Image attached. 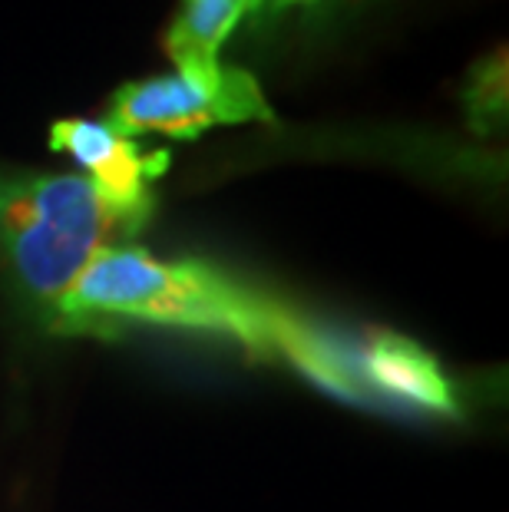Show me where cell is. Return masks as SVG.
I'll use <instances>...</instances> for the list:
<instances>
[{"label":"cell","instance_id":"277c9868","mask_svg":"<svg viewBox=\"0 0 509 512\" xmlns=\"http://www.w3.org/2000/svg\"><path fill=\"white\" fill-rule=\"evenodd\" d=\"M50 146L73 156L83 166L86 179H93L113 199L153 205V179L169 166V152H143L136 139L113 133L106 123L93 119H60L50 129Z\"/></svg>","mask_w":509,"mask_h":512},{"label":"cell","instance_id":"3957f363","mask_svg":"<svg viewBox=\"0 0 509 512\" xmlns=\"http://www.w3.org/2000/svg\"><path fill=\"white\" fill-rule=\"evenodd\" d=\"M272 123L262 86L248 70L219 67L212 73H169L119 86L110 100L106 126L113 133L136 139L162 133L169 139H196L212 126Z\"/></svg>","mask_w":509,"mask_h":512},{"label":"cell","instance_id":"ba28073f","mask_svg":"<svg viewBox=\"0 0 509 512\" xmlns=\"http://www.w3.org/2000/svg\"><path fill=\"white\" fill-rule=\"evenodd\" d=\"M321 0H242L245 14H262V10H288V7H311Z\"/></svg>","mask_w":509,"mask_h":512},{"label":"cell","instance_id":"8992f818","mask_svg":"<svg viewBox=\"0 0 509 512\" xmlns=\"http://www.w3.org/2000/svg\"><path fill=\"white\" fill-rule=\"evenodd\" d=\"M245 17L242 0H182L176 20L166 30V53L176 73L219 70V50Z\"/></svg>","mask_w":509,"mask_h":512},{"label":"cell","instance_id":"7a4b0ae2","mask_svg":"<svg viewBox=\"0 0 509 512\" xmlns=\"http://www.w3.org/2000/svg\"><path fill=\"white\" fill-rule=\"evenodd\" d=\"M149 215L153 205L113 199L86 176L0 169V265L57 331L63 298L90 261L136 238Z\"/></svg>","mask_w":509,"mask_h":512},{"label":"cell","instance_id":"6da1fadb","mask_svg":"<svg viewBox=\"0 0 509 512\" xmlns=\"http://www.w3.org/2000/svg\"><path fill=\"white\" fill-rule=\"evenodd\" d=\"M123 321L222 334L252 357L291 364L331 394H364L348 354L328 334L205 261H162L136 245L96 255L63 298L57 331L106 334Z\"/></svg>","mask_w":509,"mask_h":512},{"label":"cell","instance_id":"52a82bcc","mask_svg":"<svg viewBox=\"0 0 509 512\" xmlns=\"http://www.w3.org/2000/svg\"><path fill=\"white\" fill-rule=\"evenodd\" d=\"M506 86V50L480 60L470 70L467 90H463V110H467V123L473 133L490 136L506 123Z\"/></svg>","mask_w":509,"mask_h":512},{"label":"cell","instance_id":"5b68a950","mask_svg":"<svg viewBox=\"0 0 509 512\" xmlns=\"http://www.w3.org/2000/svg\"><path fill=\"white\" fill-rule=\"evenodd\" d=\"M364 377L367 384L381 387L384 394L397 400L414 403V407L457 413V394H453L447 374L433 361V354L407 337L374 334L364 351Z\"/></svg>","mask_w":509,"mask_h":512}]
</instances>
